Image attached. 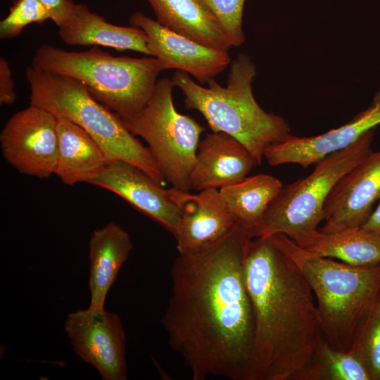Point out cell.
I'll use <instances>...</instances> for the list:
<instances>
[{
	"label": "cell",
	"mask_w": 380,
	"mask_h": 380,
	"mask_svg": "<svg viewBox=\"0 0 380 380\" xmlns=\"http://www.w3.org/2000/svg\"><path fill=\"white\" fill-rule=\"evenodd\" d=\"M249 232L237 224L221 239L179 254L161 322L193 380H256L255 324L243 277Z\"/></svg>",
	"instance_id": "1"
},
{
	"label": "cell",
	"mask_w": 380,
	"mask_h": 380,
	"mask_svg": "<svg viewBox=\"0 0 380 380\" xmlns=\"http://www.w3.org/2000/svg\"><path fill=\"white\" fill-rule=\"evenodd\" d=\"M243 277L254 317L256 380H291L322 335L312 289L272 236L248 240Z\"/></svg>",
	"instance_id": "2"
},
{
	"label": "cell",
	"mask_w": 380,
	"mask_h": 380,
	"mask_svg": "<svg viewBox=\"0 0 380 380\" xmlns=\"http://www.w3.org/2000/svg\"><path fill=\"white\" fill-rule=\"evenodd\" d=\"M300 268L317 299L322 335L349 352L380 297V264L356 266L305 251L282 234L270 236Z\"/></svg>",
	"instance_id": "3"
},
{
	"label": "cell",
	"mask_w": 380,
	"mask_h": 380,
	"mask_svg": "<svg viewBox=\"0 0 380 380\" xmlns=\"http://www.w3.org/2000/svg\"><path fill=\"white\" fill-rule=\"evenodd\" d=\"M256 75L255 64L241 53L230 63L226 87L214 78L208 87H202L179 70L172 80L183 93L186 108L201 113L213 132H224L239 141L260 165L266 148L292 134L285 119L266 112L255 101L252 83Z\"/></svg>",
	"instance_id": "4"
},
{
	"label": "cell",
	"mask_w": 380,
	"mask_h": 380,
	"mask_svg": "<svg viewBox=\"0 0 380 380\" xmlns=\"http://www.w3.org/2000/svg\"><path fill=\"white\" fill-rule=\"evenodd\" d=\"M32 65L79 81L121 119L144 107L164 70L154 57L113 56L96 46L79 52L43 44L37 49Z\"/></svg>",
	"instance_id": "5"
},
{
	"label": "cell",
	"mask_w": 380,
	"mask_h": 380,
	"mask_svg": "<svg viewBox=\"0 0 380 380\" xmlns=\"http://www.w3.org/2000/svg\"><path fill=\"white\" fill-rule=\"evenodd\" d=\"M25 77L30 104L42 107L85 130L110 160L134 164L161 185L166 182L149 148L127 128L116 113L94 99L79 81L29 65Z\"/></svg>",
	"instance_id": "6"
},
{
	"label": "cell",
	"mask_w": 380,
	"mask_h": 380,
	"mask_svg": "<svg viewBox=\"0 0 380 380\" xmlns=\"http://www.w3.org/2000/svg\"><path fill=\"white\" fill-rule=\"evenodd\" d=\"M374 130L318 161L308 176L283 186L252 237L282 234L296 241L317 229L324 220V205L332 189L372 151Z\"/></svg>",
	"instance_id": "7"
},
{
	"label": "cell",
	"mask_w": 380,
	"mask_h": 380,
	"mask_svg": "<svg viewBox=\"0 0 380 380\" xmlns=\"http://www.w3.org/2000/svg\"><path fill=\"white\" fill-rule=\"evenodd\" d=\"M172 80H157L151 98L137 113L122 119L128 130L143 138L165 180L172 188L191 189L190 177L204 127L179 113L174 105Z\"/></svg>",
	"instance_id": "8"
},
{
	"label": "cell",
	"mask_w": 380,
	"mask_h": 380,
	"mask_svg": "<svg viewBox=\"0 0 380 380\" xmlns=\"http://www.w3.org/2000/svg\"><path fill=\"white\" fill-rule=\"evenodd\" d=\"M57 122L53 113L32 104L13 114L0 134L5 160L21 174L40 179L54 174Z\"/></svg>",
	"instance_id": "9"
},
{
	"label": "cell",
	"mask_w": 380,
	"mask_h": 380,
	"mask_svg": "<svg viewBox=\"0 0 380 380\" xmlns=\"http://www.w3.org/2000/svg\"><path fill=\"white\" fill-rule=\"evenodd\" d=\"M65 331L76 355L103 380L127 379L126 337L117 313L78 310L66 317Z\"/></svg>",
	"instance_id": "10"
},
{
	"label": "cell",
	"mask_w": 380,
	"mask_h": 380,
	"mask_svg": "<svg viewBox=\"0 0 380 380\" xmlns=\"http://www.w3.org/2000/svg\"><path fill=\"white\" fill-rule=\"evenodd\" d=\"M129 23L145 32L151 56L160 62L163 70L185 72L205 84L230 64L228 51L209 47L172 32L140 11L131 15Z\"/></svg>",
	"instance_id": "11"
},
{
	"label": "cell",
	"mask_w": 380,
	"mask_h": 380,
	"mask_svg": "<svg viewBox=\"0 0 380 380\" xmlns=\"http://www.w3.org/2000/svg\"><path fill=\"white\" fill-rule=\"evenodd\" d=\"M379 197L380 151H372L332 189L324 205V225L319 230L329 233L361 227Z\"/></svg>",
	"instance_id": "12"
},
{
	"label": "cell",
	"mask_w": 380,
	"mask_h": 380,
	"mask_svg": "<svg viewBox=\"0 0 380 380\" xmlns=\"http://www.w3.org/2000/svg\"><path fill=\"white\" fill-rule=\"evenodd\" d=\"M89 184L118 194L176 236L181 220L179 209L167 189L138 166L122 160H110Z\"/></svg>",
	"instance_id": "13"
},
{
	"label": "cell",
	"mask_w": 380,
	"mask_h": 380,
	"mask_svg": "<svg viewBox=\"0 0 380 380\" xmlns=\"http://www.w3.org/2000/svg\"><path fill=\"white\" fill-rule=\"evenodd\" d=\"M167 191L181 214L179 230L175 237L179 254L213 243L238 224L219 189H205L198 194L172 187Z\"/></svg>",
	"instance_id": "14"
},
{
	"label": "cell",
	"mask_w": 380,
	"mask_h": 380,
	"mask_svg": "<svg viewBox=\"0 0 380 380\" xmlns=\"http://www.w3.org/2000/svg\"><path fill=\"white\" fill-rule=\"evenodd\" d=\"M379 125L380 89L365 110L343 125L313 137L291 135L286 141L266 148L264 158L272 166L295 163L306 168L327 156L350 146Z\"/></svg>",
	"instance_id": "15"
},
{
	"label": "cell",
	"mask_w": 380,
	"mask_h": 380,
	"mask_svg": "<svg viewBox=\"0 0 380 380\" xmlns=\"http://www.w3.org/2000/svg\"><path fill=\"white\" fill-rule=\"evenodd\" d=\"M258 163L239 141L224 132L207 134L200 141L193 167L191 187L198 191L237 183Z\"/></svg>",
	"instance_id": "16"
},
{
	"label": "cell",
	"mask_w": 380,
	"mask_h": 380,
	"mask_svg": "<svg viewBox=\"0 0 380 380\" xmlns=\"http://www.w3.org/2000/svg\"><path fill=\"white\" fill-rule=\"evenodd\" d=\"M61 39L72 46H102L151 56L145 32L134 26L110 23L84 4L75 3L58 27Z\"/></svg>",
	"instance_id": "17"
},
{
	"label": "cell",
	"mask_w": 380,
	"mask_h": 380,
	"mask_svg": "<svg viewBox=\"0 0 380 380\" xmlns=\"http://www.w3.org/2000/svg\"><path fill=\"white\" fill-rule=\"evenodd\" d=\"M88 246L91 296L88 308L102 311L108 291L132 249V243L128 232L111 222L93 232Z\"/></svg>",
	"instance_id": "18"
},
{
	"label": "cell",
	"mask_w": 380,
	"mask_h": 380,
	"mask_svg": "<svg viewBox=\"0 0 380 380\" xmlns=\"http://www.w3.org/2000/svg\"><path fill=\"white\" fill-rule=\"evenodd\" d=\"M58 157L54 174L66 185L89 182L110 161L99 144L82 127L58 118Z\"/></svg>",
	"instance_id": "19"
},
{
	"label": "cell",
	"mask_w": 380,
	"mask_h": 380,
	"mask_svg": "<svg viewBox=\"0 0 380 380\" xmlns=\"http://www.w3.org/2000/svg\"><path fill=\"white\" fill-rule=\"evenodd\" d=\"M156 20L177 34L211 48L232 46L222 25L201 0H148Z\"/></svg>",
	"instance_id": "20"
},
{
	"label": "cell",
	"mask_w": 380,
	"mask_h": 380,
	"mask_svg": "<svg viewBox=\"0 0 380 380\" xmlns=\"http://www.w3.org/2000/svg\"><path fill=\"white\" fill-rule=\"evenodd\" d=\"M294 241L320 257L356 266L380 264V235L361 227L329 233L316 229Z\"/></svg>",
	"instance_id": "21"
},
{
	"label": "cell",
	"mask_w": 380,
	"mask_h": 380,
	"mask_svg": "<svg viewBox=\"0 0 380 380\" xmlns=\"http://www.w3.org/2000/svg\"><path fill=\"white\" fill-rule=\"evenodd\" d=\"M283 186L277 177L258 174L219 190L236 222L252 237Z\"/></svg>",
	"instance_id": "22"
},
{
	"label": "cell",
	"mask_w": 380,
	"mask_h": 380,
	"mask_svg": "<svg viewBox=\"0 0 380 380\" xmlns=\"http://www.w3.org/2000/svg\"><path fill=\"white\" fill-rule=\"evenodd\" d=\"M291 380H372L364 362L354 353L334 348L321 335L306 365Z\"/></svg>",
	"instance_id": "23"
},
{
	"label": "cell",
	"mask_w": 380,
	"mask_h": 380,
	"mask_svg": "<svg viewBox=\"0 0 380 380\" xmlns=\"http://www.w3.org/2000/svg\"><path fill=\"white\" fill-rule=\"evenodd\" d=\"M350 351L364 361L372 380H380V297Z\"/></svg>",
	"instance_id": "24"
},
{
	"label": "cell",
	"mask_w": 380,
	"mask_h": 380,
	"mask_svg": "<svg viewBox=\"0 0 380 380\" xmlns=\"http://www.w3.org/2000/svg\"><path fill=\"white\" fill-rule=\"evenodd\" d=\"M49 19L47 10L39 0H14L9 13L0 21V38L15 37L30 24Z\"/></svg>",
	"instance_id": "25"
},
{
	"label": "cell",
	"mask_w": 380,
	"mask_h": 380,
	"mask_svg": "<svg viewBox=\"0 0 380 380\" xmlns=\"http://www.w3.org/2000/svg\"><path fill=\"white\" fill-rule=\"evenodd\" d=\"M222 25L232 46L245 42L243 11L245 0H201Z\"/></svg>",
	"instance_id": "26"
},
{
	"label": "cell",
	"mask_w": 380,
	"mask_h": 380,
	"mask_svg": "<svg viewBox=\"0 0 380 380\" xmlns=\"http://www.w3.org/2000/svg\"><path fill=\"white\" fill-rule=\"evenodd\" d=\"M17 99L15 84L8 62L4 57L0 58V104L11 105Z\"/></svg>",
	"instance_id": "27"
},
{
	"label": "cell",
	"mask_w": 380,
	"mask_h": 380,
	"mask_svg": "<svg viewBox=\"0 0 380 380\" xmlns=\"http://www.w3.org/2000/svg\"><path fill=\"white\" fill-rule=\"evenodd\" d=\"M48 11L49 19L59 27L67 18L75 2L72 0H39Z\"/></svg>",
	"instance_id": "28"
},
{
	"label": "cell",
	"mask_w": 380,
	"mask_h": 380,
	"mask_svg": "<svg viewBox=\"0 0 380 380\" xmlns=\"http://www.w3.org/2000/svg\"><path fill=\"white\" fill-rule=\"evenodd\" d=\"M361 228L380 235V203Z\"/></svg>",
	"instance_id": "29"
}]
</instances>
